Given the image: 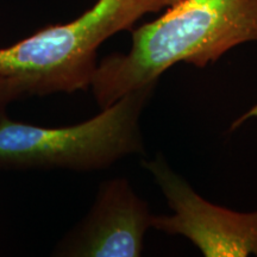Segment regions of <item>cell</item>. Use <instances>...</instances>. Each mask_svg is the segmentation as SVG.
I'll list each match as a JSON object with an SVG mask.
<instances>
[{
  "mask_svg": "<svg viewBox=\"0 0 257 257\" xmlns=\"http://www.w3.org/2000/svg\"><path fill=\"white\" fill-rule=\"evenodd\" d=\"M153 216L126 178L107 180L99 187L87 216L57 244L54 255L138 257Z\"/></svg>",
  "mask_w": 257,
  "mask_h": 257,
  "instance_id": "cell-5",
  "label": "cell"
},
{
  "mask_svg": "<svg viewBox=\"0 0 257 257\" xmlns=\"http://www.w3.org/2000/svg\"><path fill=\"white\" fill-rule=\"evenodd\" d=\"M253 118H257V102L253 106H251V107H250L249 110L245 112V113H243L239 118H237V119L233 121V124L231 125L230 130H232V131L236 130V128L242 126V125L245 123V121H248L250 119H253Z\"/></svg>",
  "mask_w": 257,
  "mask_h": 257,
  "instance_id": "cell-7",
  "label": "cell"
},
{
  "mask_svg": "<svg viewBox=\"0 0 257 257\" xmlns=\"http://www.w3.org/2000/svg\"><path fill=\"white\" fill-rule=\"evenodd\" d=\"M18 99H22V94L16 88V86L0 74V121L6 117L8 106Z\"/></svg>",
  "mask_w": 257,
  "mask_h": 257,
  "instance_id": "cell-6",
  "label": "cell"
},
{
  "mask_svg": "<svg viewBox=\"0 0 257 257\" xmlns=\"http://www.w3.org/2000/svg\"><path fill=\"white\" fill-rule=\"evenodd\" d=\"M257 42V0H179L155 21L131 30L126 54L98 62L91 88L105 108L153 82L170 67L205 68L240 44Z\"/></svg>",
  "mask_w": 257,
  "mask_h": 257,
  "instance_id": "cell-1",
  "label": "cell"
},
{
  "mask_svg": "<svg viewBox=\"0 0 257 257\" xmlns=\"http://www.w3.org/2000/svg\"><path fill=\"white\" fill-rule=\"evenodd\" d=\"M156 85L135 89L91 119L70 126H36L5 117L0 121V170L92 172L144 154L141 115Z\"/></svg>",
  "mask_w": 257,
  "mask_h": 257,
  "instance_id": "cell-3",
  "label": "cell"
},
{
  "mask_svg": "<svg viewBox=\"0 0 257 257\" xmlns=\"http://www.w3.org/2000/svg\"><path fill=\"white\" fill-rule=\"evenodd\" d=\"M142 166L173 212L153 216V229L185 237L206 257L257 256V211L236 212L207 201L161 155L142 161Z\"/></svg>",
  "mask_w": 257,
  "mask_h": 257,
  "instance_id": "cell-4",
  "label": "cell"
},
{
  "mask_svg": "<svg viewBox=\"0 0 257 257\" xmlns=\"http://www.w3.org/2000/svg\"><path fill=\"white\" fill-rule=\"evenodd\" d=\"M179 0H96L78 18L49 25L8 48H0V74L22 98L74 93L91 87L98 49L141 18L159 14Z\"/></svg>",
  "mask_w": 257,
  "mask_h": 257,
  "instance_id": "cell-2",
  "label": "cell"
}]
</instances>
